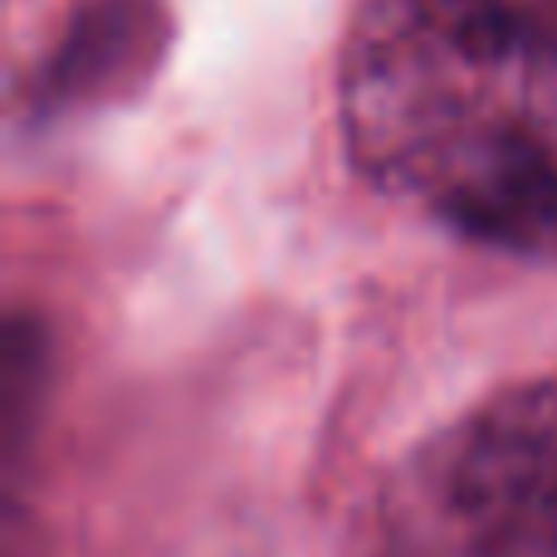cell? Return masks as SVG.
Returning <instances> with one entry per match:
<instances>
[{
  "mask_svg": "<svg viewBox=\"0 0 557 557\" xmlns=\"http://www.w3.org/2000/svg\"><path fill=\"white\" fill-rule=\"evenodd\" d=\"M337 98L367 182L494 250H557V152L523 98L519 0H357Z\"/></svg>",
  "mask_w": 557,
  "mask_h": 557,
  "instance_id": "6da1fadb",
  "label": "cell"
},
{
  "mask_svg": "<svg viewBox=\"0 0 557 557\" xmlns=\"http://www.w3.org/2000/svg\"><path fill=\"white\" fill-rule=\"evenodd\" d=\"M392 557H557V376L484 401L386 494Z\"/></svg>",
  "mask_w": 557,
  "mask_h": 557,
  "instance_id": "7a4b0ae2",
  "label": "cell"
},
{
  "mask_svg": "<svg viewBox=\"0 0 557 557\" xmlns=\"http://www.w3.org/2000/svg\"><path fill=\"white\" fill-rule=\"evenodd\" d=\"M162 45L157 0H88L74 10L59 49L35 74V108H74L88 98H113L143 78Z\"/></svg>",
  "mask_w": 557,
  "mask_h": 557,
  "instance_id": "3957f363",
  "label": "cell"
},
{
  "mask_svg": "<svg viewBox=\"0 0 557 557\" xmlns=\"http://www.w3.org/2000/svg\"><path fill=\"white\" fill-rule=\"evenodd\" d=\"M523 15V98L543 143L557 152V0H519Z\"/></svg>",
  "mask_w": 557,
  "mask_h": 557,
  "instance_id": "277c9868",
  "label": "cell"
}]
</instances>
